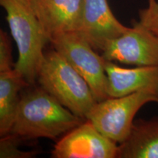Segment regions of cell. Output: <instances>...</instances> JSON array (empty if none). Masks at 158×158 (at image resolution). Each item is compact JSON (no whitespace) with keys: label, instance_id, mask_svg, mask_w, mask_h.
I'll return each mask as SVG.
<instances>
[{"label":"cell","instance_id":"1","mask_svg":"<svg viewBox=\"0 0 158 158\" xmlns=\"http://www.w3.org/2000/svg\"><path fill=\"white\" fill-rule=\"evenodd\" d=\"M85 120L40 86L21 95L10 133L25 141L57 140Z\"/></svg>","mask_w":158,"mask_h":158},{"label":"cell","instance_id":"2","mask_svg":"<svg viewBox=\"0 0 158 158\" xmlns=\"http://www.w3.org/2000/svg\"><path fill=\"white\" fill-rule=\"evenodd\" d=\"M37 81L41 88L84 119L98 102L86 81L55 49L45 53Z\"/></svg>","mask_w":158,"mask_h":158},{"label":"cell","instance_id":"3","mask_svg":"<svg viewBox=\"0 0 158 158\" xmlns=\"http://www.w3.org/2000/svg\"><path fill=\"white\" fill-rule=\"evenodd\" d=\"M6 12V19L17 45L19 58L14 68L27 81H37L39 67L44 57V48L49 40L27 0H0Z\"/></svg>","mask_w":158,"mask_h":158},{"label":"cell","instance_id":"4","mask_svg":"<svg viewBox=\"0 0 158 158\" xmlns=\"http://www.w3.org/2000/svg\"><path fill=\"white\" fill-rule=\"evenodd\" d=\"M149 102L158 103V99L147 92L108 98L97 102L86 119L102 135L120 144L129 136L137 112Z\"/></svg>","mask_w":158,"mask_h":158},{"label":"cell","instance_id":"5","mask_svg":"<svg viewBox=\"0 0 158 158\" xmlns=\"http://www.w3.org/2000/svg\"><path fill=\"white\" fill-rule=\"evenodd\" d=\"M50 43L86 81L97 101L108 98L106 59L96 52L86 39L76 31H70L56 37Z\"/></svg>","mask_w":158,"mask_h":158},{"label":"cell","instance_id":"6","mask_svg":"<svg viewBox=\"0 0 158 158\" xmlns=\"http://www.w3.org/2000/svg\"><path fill=\"white\" fill-rule=\"evenodd\" d=\"M133 27L102 49L106 60L136 67L158 66V36L135 20Z\"/></svg>","mask_w":158,"mask_h":158},{"label":"cell","instance_id":"7","mask_svg":"<svg viewBox=\"0 0 158 158\" xmlns=\"http://www.w3.org/2000/svg\"><path fill=\"white\" fill-rule=\"evenodd\" d=\"M117 152L118 144L86 119L59 138L51 156L53 158H115Z\"/></svg>","mask_w":158,"mask_h":158},{"label":"cell","instance_id":"8","mask_svg":"<svg viewBox=\"0 0 158 158\" xmlns=\"http://www.w3.org/2000/svg\"><path fill=\"white\" fill-rule=\"evenodd\" d=\"M130 27L122 24L110 10L107 0H84L76 31L96 51L120 37Z\"/></svg>","mask_w":158,"mask_h":158},{"label":"cell","instance_id":"9","mask_svg":"<svg viewBox=\"0 0 158 158\" xmlns=\"http://www.w3.org/2000/svg\"><path fill=\"white\" fill-rule=\"evenodd\" d=\"M84 0H30V5L51 42L78 27Z\"/></svg>","mask_w":158,"mask_h":158},{"label":"cell","instance_id":"10","mask_svg":"<svg viewBox=\"0 0 158 158\" xmlns=\"http://www.w3.org/2000/svg\"><path fill=\"white\" fill-rule=\"evenodd\" d=\"M108 98H117L138 92H147L158 99V66L125 68L106 60Z\"/></svg>","mask_w":158,"mask_h":158},{"label":"cell","instance_id":"11","mask_svg":"<svg viewBox=\"0 0 158 158\" xmlns=\"http://www.w3.org/2000/svg\"><path fill=\"white\" fill-rule=\"evenodd\" d=\"M118 158H158V116L134 120L129 136L118 145Z\"/></svg>","mask_w":158,"mask_h":158},{"label":"cell","instance_id":"12","mask_svg":"<svg viewBox=\"0 0 158 158\" xmlns=\"http://www.w3.org/2000/svg\"><path fill=\"white\" fill-rule=\"evenodd\" d=\"M31 86L16 69L0 73V135L10 130L16 115L21 91Z\"/></svg>","mask_w":158,"mask_h":158},{"label":"cell","instance_id":"13","mask_svg":"<svg viewBox=\"0 0 158 158\" xmlns=\"http://www.w3.org/2000/svg\"><path fill=\"white\" fill-rule=\"evenodd\" d=\"M23 141H26L19 136L10 133L7 135L1 136L0 141V157H15L27 158L31 157L37 152H25L19 150V147Z\"/></svg>","mask_w":158,"mask_h":158},{"label":"cell","instance_id":"14","mask_svg":"<svg viewBox=\"0 0 158 158\" xmlns=\"http://www.w3.org/2000/svg\"><path fill=\"white\" fill-rule=\"evenodd\" d=\"M137 21L144 28L158 36V2L157 0H149L147 7L140 10Z\"/></svg>","mask_w":158,"mask_h":158},{"label":"cell","instance_id":"15","mask_svg":"<svg viewBox=\"0 0 158 158\" xmlns=\"http://www.w3.org/2000/svg\"><path fill=\"white\" fill-rule=\"evenodd\" d=\"M11 44L7 33L3 30L0 31V73L7 72L14 68Z\"/></svg>","mask_w":158,"mask_h":158},{"label":"cell","instance_id":"16","mask_svg":"<svg viewBox=\"0 0 158 158\" xmlns=\"http://www.w3.org/2000/svg\"><path fill=\"white\" fill-rule=\"evenodd\" d=\"M27 1H29V2H30V0H27Z\"/></svg>","mask_w":158,"mask_h":158}]
</instances>
